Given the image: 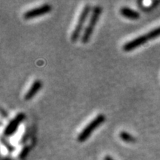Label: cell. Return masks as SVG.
Returning <instances> with one entry per match:
<instances>
[{
    "label": "cell",
    "instance_id": "1",
    "mask_svg": "<svg viewBox=\"0 0 160 160\" xmlns=\"http://www.w3.org/2000/svg\"><path fill=\"white\" fill-rule=\"evenodd\" d=\"M102 8L100 5H95L92 8L89 21L85 30H84L82 36L81 37L82 43L87 44L89 42L91 36L93 33V31H94L96 25H97L100 16L102 14Z\"/></svg>",
    "mask_w": 160,
    "mask_h": 160
},
{
    "label": "cell",
    "instance_id": "2",
    "mask_svg": "<svg viewBox=\"0 0 160 160\" xmlns=\"http://www.w3.org/2000/svg\"><path fill=\"white\" fill-rule=\"evenodd\" d=\"M106 118L104 114H99L94 119L91 120L90 122L85 126L77 137V140L79 142H84L90 138L92 133L96 129H97L100 125H102L105 122Z\"/></svg>",
    "mask_w": 160,
    "mask_h": 160
},
{
    "label": "cell",
    "instance_id": "3",
    "mask_svg": "<svg viewBox=\"0 0 160 160\" xmlns=\"http://www.w3.org/2000/svg\"><path fill=\"white\" fill-rule=\"evenodd\" d=\"M91 6L89 4H87L84 6V8L82 10L81 13L78 19V21L74 29H73V32H72L71 36V40L73 42H77L78 39H79V37H82V33L83 28L85 27V22L87 21L88 18L89 17L90 13H91ZM84 32V31H83Z\"/></svg>",
    "mask_w": 160,
    "mask_h": 160
},
{
    "label": "cell",
    "instance_id": "4",
    "mask_svg": "<svg viewBox=\"0 0 160 160\" xmlns=\"http://www.w3.org/2000/svg\"><path fill=\"white\" fill-rule=\"evenodd\" d=\"M25 118V114L24 113H19L16 117L12 119L11 121L9 122L8 124L6 125L4 130L3 134L5 137H8L13 136L16 132L17 131L18 128H19L20 124H21L24 121Z\"/></svg>",
    "mask_w": 160,
    "mask_h": 160
},
{
    "label": "cell",
    "instance_id": "5",
    "mask_svg": "<svg viewBox=\"0 0 160 160\" xmlns=\"http://www.w3.org/2000/svg\"><path fill=\"white\" fill-rule=\"evenodd\" d=\"M52 10V7L49 4H43L39 7L34 8L31 10H28L25 12L23 14V17L25 19H34L36 17H41L50 13Z\"/></svg>",
    "mask_w": 160,
    "mask_h": 160
},
{
    "label": "cell",
    "instance_id": "6",
    "mask_svg": "<svg viewBox=\"0 0 160 160\" xmlns=\"http://www.w3.org/2000/svg\"><path fill=\"white\" fill-rule=\"evenodd\" d=\"M148 41L146 34L140 35L139 37L134 38L132 40L127 42L122 46V50L125 52H130L133 51V50L138 48L140 46L145 45V44Z\"/></svg>",
    "mask_w": 160,
    "mask_h": 160
},
{
    "label": "cell",
    "instance_id": "7",
    "mask_svg": "<svg viewBox=\"0 0 160 160\" xmlns=\"http://www.w3.org/2000/svg\"><path fill=\"white\" fill-rule=\"evenodd\" d=\"M42 88V82L39 79L35 80L33 82V84L31 85V87H30L28 91H27V93H25L24 99H25L26 101H28V100L33 99V98L37 94L38 92L41 90Z\"/></svg>",
    "mask_w": 160,
    "mask_h": 160
},
{
    "label": "cell",
    "instance_id": "8",
    "mask_svg": "<svg viewBox=\"0 0 160 160\" xmlns=\"http://www.w3.org/2000/svg\"><path fill=\"white\" fill-rule=\"evenodd\" d=\"M119 13L123 17L128 19L137 20L140 18V14L139 12L131 8L127 7V6L122 7L119 10Z\"/></svg>",
    "mask_w": 160,
    "mask_h": 160
},
{
    "label": "cell",
    "instance_id": "9",
    "mask_svg": "<svg viewBox=\"0 0 160 160\" xmlns=\"http://www.w3.org/2000/svg\"><path fill=\"white\" fill-rule=\"evenodd\" d=\"M119 138L126 143H135L137 139L128 132L122 131L119 133Z\"/></svg>",
    "mask_w": 160,
    "mask_h": 160
},
{
    "label": "cell",
    "instance_id": "10",
    "mask_svg": "<svg viewBox=\"0 0 160 160\" xmlns=\"http://www.w3.org/2000/svg\"><path fill=\"white\" fill-rule=\"evenodd\" d=\"M146 37H147L148 39L151 40L156 39V38L160 37V26L156 28L151 30L148 33H146Z\"/></svg>",
    "mask_w": 160,
    "mask_h": 160
},
{
    "label": "cell",
    "instance_id": "11",
    "mask_svg": "<svg viewBox=\"0 0 160 160\" xmlns=\"http://www.w3.org/2000/svg\"><path fill=\"white\" fill-rule=\"evenodd\" d=\"M29 152V148L28 147H25L23 148V149L22 150L21 152H20L19 153V158L20 159H24L26 156H27L28 153Z\"/></svg>",
    "mask_w": 160,
    "mask_h": 160
},
{
    "label": "cell",
    "instance_id": "12",
    "mask_svg": "<svg viewBox=\"0 0 160 160\" xmlns=\"http://www.w3.org/2000/svg\"><path fill=\"white\" fill-rule=\"evenodd\" d=\"M103 160H115V159H113V158L111 156L105 155V157H104V158H103Z\"/></svg>",
    "mask_w": 160,
    "mask_h": 160
}]
</instances>
